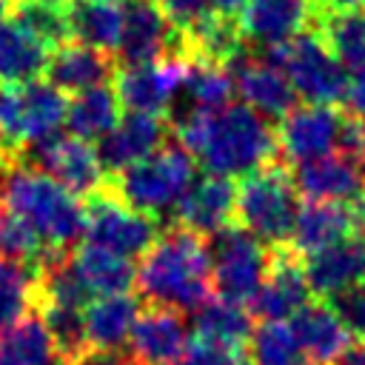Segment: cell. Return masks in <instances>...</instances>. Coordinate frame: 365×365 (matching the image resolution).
Returning a JSON list of instances; mask_svg holds the SVG:
<instances>
[{"label": "cell", "mask_w": 365, "mask_h": 365, "mask_svg": "<svg viewBox=\"0 0 365 365\" xmlns=\"http://www.w3.org/2000/svg\"><path fill=\"white\" fill-rule=\"evenodd\" d=\"M174 222L197 231L200 237H214L217 231L237 222V182L220 174H197L185 197L174 211Z\"/></svg>", "instance_id": "16"}, {"label": "cell", "mask_w": 365, "mask_h": 365, "mask_svg": "<svg viewBox=\"0 0 365 365\" xmlns=\"http://www.w3.org/2000/svg\"><path fill=\"white\" fill-rule=\"evenodd\" d=\"M188 60H160L140 66H120L111 86L125 111L140 114H168V106L182 83Z\"/></svg>", "instance_id": "15"}, {"label": "cell", "mask_w": 365, "mask_h": 365, "mask_svg": "<svg viewBox=\"0 0 365 365\" xmlns=\"http://www.w3.org/2000/svg\"><path fill=\"white\" fill-rule=\"evenodd\" d=\"M311 302V285L305 277V259L285 248H271L268 274L248 302V311L259 322H282Z\"/></svg>", "instance_id": "14"}, {"label": "cell", "mask_w": 365, "mask_h": 365, "mask_svg": "<svg viewBox=\"0 0 365 365\" xmlns=\"http://www.w3.org/2000/svg\"><path fill=\"white\" fill-rule=\"evenodd\" d=\"M325 302L334 308V314L339 317L345 331L351 336H356L359 342H365V282L351 285V288L328 297Z\"/></svg>", "instance_id": "36"}, {"label": "cell", "mask_w": 365, "mask_h": 365, "mask_svg": "<svg viewBox=\"0 0 365 365\" xmlns=\"http://www.w3.org/2000/svg\"><path fill=\"white\" fill-rule=\"evenodd\" d=\"M0 365H66L37 308L0 331Z\"/></svg>", "instance_id": "26"}, {"label": "cell", "mask_w": 365, "mask_h": 365, "mask_svg": "<svg viewBox=\"0 0 365 365\" xmlns=\"http://www.w3.org/2000/svg\"><path fill=\"white\" fill-rule=\"evenodd\" d=\"M334 365H365V342H354Z\"/></svg>", "instance_id": "43"}, {"label": "cell", "mask_w": 365, "mask_h": 365, "mask_svg": "<svg viewBox=\"0 0 365 365\" xmlns=\"http://www.w3.org/2000/svg\"><path fill=\"white\" fill-rule=\"evenodd\" d=\"M0 200L34 231L46 251H74V242L86 237V205L54 177L11 163Z\"/></svg>", "instance_id": "3"}, {"label": "cell", "mask_w": 365, "mask_h": 365, "mask_svg": "<svg viewBox=\"0 0 365 365\" xmlns=\"http://www.w3.org/2000/svg\"><path fill=\"white\" fill-rule=\"evenodd\" d=\"M354 234V214L339 202H305L299 205L297 225L288 248L302 259Z\"/></svg>", "instance_id": "27"}, {"label": "cell", "mask_w": 365, "mask_h": 365, "mask_svg": "<svg viewBox=\"0 0 365 365\" xmlns=\"http://www.w3.org/2000/svg\"><path fill=\"white\" fill-rule=\"evenodd\" d=\"M297 194L308 202H356L365 194V171L345 154H328L311 163H299L291 171Z\"/></svg>", "instance_id": "20"}, {"label": "cell", "mask_w": 365, "mask_h": 365, "mask_svg": "<svg viewBox=\"0 0 365 365\" xmlns=\"http://www.w3.org/2000/svg\"><path fill=\"white\" fill-rule=\"evenodd\" d=\"M299 365H319V362H299Z\"/></svg>", "instance_id": "47"}, {"label": "cell", "mask_w": 365, "mask_h": 365, "mask_svg": "<svg viewBox=\"0 0 365 365\" xmlns=\"http://www.w3.org/2000/svg\"><path fill=\"white\" fill-rule=\"evenodd\" d=\"M171 137V125L160 114H140V111H125L120 123L97 143L100 160L106 174H120L128 165L145 160L157 148H163Z\"/></svg>", "instance_id": "17"}, {"label": "cell", "mask_w": 365, "mask_h": 365, "mask_svg": "<svg viewBox=\"0 0 365 365\" xmlns=\"http://www.w3.org/2000/svg\"><path fill=\"white\" fill-rule=\"evenodd\" d=\"M305 277L311 294H317L319 299L365 282V240L359 234H351L317 254H308Z\"/></svg>", "instance_id": "22"}, {"label": "cell", "mask_w": 365, "mask_h": 365, "mask_svg": "<svg viewBox=\"0 0 365 365\" xmlns=\"http://www.w3.org/2000/svg\"><path fill=\"white\" fill-rule=\"evenodd\" d=\"M194 177H197V160L171 137L163 148L128 165L125 171L111 174L106 182L123 202L163 222L168 211L171 214L177 211Z\"/></svg>", "instance_id": "4"}, {"label": "cell", "mask_w": 365, "mask_h": 365, "mask_svg": "<svg viewBox=\"0 0 365 365\" xmlns=\"http://www.w3.org/2000/svg\"><path fill=\"white\" fill-rule=\"evenodd\" d=\"M34 3H46V6H68V0H34Z\"/></svg>", "instance_id": "45"}, {"label": "cell", "mask_w": 365, "mask_h": 365, "mask_svg": "<svg viewBox=\"0 0 365 365\" xmlns=\"http://www.w3.org/2000/svg\"><path fill=\"white\" fill-rule=\"evenodd\" d=\"M234 91L240 94V100L259 111L268 120H282L288 111L297 108V91L288 80V74L277 66H271L268 60L257 57L248 46L225 66Z\"/></svg>", "instance_id": "13"}, {"label": "cell", "mask_w": 365, "mask_h": 365, "mask_svg": "<svg viewBox=\"0 0 365 365\" xmlns=\"http://www.w3.org/2000/svg\"><path fill=\"white\" fill-rule=\"evenodd\" d=\"M77 365H140L131 354H123V351H117V354H100V351H88Z\"/></svg>", "instance_id": "40"}, {"label": "cell", "mask_w": 365, "mask_h": 365, "mask_svg": "<svg viewBox=\"0 0 365 365\" xmlns=\"http://www.w3.org/2000/svg\"><path fill=\"white\" fill-rule=\"evenodd\" d=\"M134 288L148 305L194 314L214 297L208 240L180 222H171L143 254Z\"/></svg>", "instance_id": "2"}, {"label": "cell", "mask_w": 365, "mask_h": 365, "mask_svg": "<svg viewBox=\"0 0 365 365\" xmlns=\"http://www.w3.org/2000/svg\"><path fill=\"white\" fill-rule=\"evenodd\" d=\"M311 23V0H248V6L240 14V31L245 37V46L254 51L285 46Z\"/></svg>", "instance_id": "18"}, {"label": "cell", "mask_w": 365, "mask_h": 365, "mask_svg": "<svg viewBox=\"0 0 365 365\" xmlns=\"http://www.w3.org/2000/svg\"><path fill=\"white\" fill-rule=\"evenodd\" d=\"M160 237V220L123 202L108 182L86 200V242L120 254L125 259L143 257Z\"/></svg>", "instance_id": "9"}, {"label": "cell", "mask_w": 365, "mask_h": 365, "mask_svg": "<svg viewBox=\"0 0 365 365\" xmlns=\"http://www.w3.org/2000/svg\"><path fill=\"white\" fill-rule=\"evenodd\" d=\"M291 331L299 351L319 365L336 362L351 348V334L325 299H314L305 308H299L291 317Z\"/></svg>", "instance_id": "24"}, {"label": "cell", "mask_w": 365, "mask_h": 365, "mask_svg": "<svg viewBox=\"0 0 365 365\" xmlns=\"http://www.w3.org/2000/svg\"><path fill=\"white\" fill-rule=\"evenodd\" d=\"M68 40L117 54L123 37V3L117 0H68Z\"/></svg>", "instance_id": "28"}, {"label": "cell", "mask_w": 365, "mask_h": 365, "mask_svg": "<svg viewBox=\"0 0 365 365\" xmlns=\"http://www.w3.org/2000/svg\"><path fill=\"white\" fill-rule=\"evenodd\" d=\"M254 51V48H251ZM257 57L268 60L271 66L282 68L297 91L311 106H336L345 100L348 91V74L345 66L334 57V51L325 46L319 31L308 26L302 34H297L285 46L259 48Z\"/></svg>", "instance_id": "6"}, {"label": "cell", "mask_w": 365, "mask_h": 365, "mask_svg": "<svg viewBox=\"0 0 365 365\" xmlns=\"http://www.w3.org/2000/svg\"><path fill=\"white\" fill-rule=\"evenodd\" d=\"M299 214V194L285 163L262 165L237 182V225L268 248L291 242Z\"/></svg>", "instance_id": "5"}, {"label": "cell", "mask_w": 365, "mask_h": 365, "mask_svg": "<svg viewBox=\"0 0 365 365\" xmlns=\"http://www.w3.org/2000/svg\"><path fill=\"white\" fill-rule=\"evenodd\" d=\"M185 348L188 322L182 311L163 305H148L145 311H140L128 339V354L140 365H177Z\"/></svg>", "instance_id": "19"}, {"label": "cell", "mask_w": 365, "mask_h": 365, "mask_svg": "<svg viewBox=\"0 0 365 365\" xmlns=\"http://www.w3.org/2000/svg\"><path fill=\"white\" fill-rule=\"evenodd\" d=\"M17 163L54 177L74 197H86V200L91 194H97L108 180L97 145L83 140V137H74L68 131L66 134L60 131V134L43 140L37 145H29L17 157Z\"/></svg>", "instance_id": "10"}, {"label": "cell", "mask_w": 365, "mask_h": 365, "mask_svg": "<svg viewBox=\"0 0 365 365\" xmlns=\"http://www.w3.org/2000/svg\"><path fill=\"white\" fill-rule=\"evenodd\" d=\"M208 259L214 297L248 305L268 274L271 248L234 222L208 237Z\"/></svg>", "instance_id": "8"}, {"label": "cell", "mask_w": 365, "mask_h": 365, "mask_svg": "<svg viewBox=\"0 0 365 365\" xmlns=\"http://www.w3.org/2000/svg\"><path fill=\"white\" fill-rule=\"evenodd\" d=\"M245 6H248V0H205V9L211 14L231 17V20H240V14H242Z\"/></svg>", "instance_id": "41"}, {"label": "cell", "mask_w": 365, "mask_h": 365, "mask_svg": "<svg viewBox=\"0 0 365 365\" xmlns=\"http://www.w3.org/2000/svg\"><path fill=\"white\" fill-rule=\"evenodd\" d=\"M43 254H46V248L34 237V231L0 200V259L37 262Z\"/></svg>", "instance_id": "35"}, {"label": "cell", "mask_w": 365, "mask_h": 365, "mask_svg": "<svg viewBox=\"0 0 365 365\" xmlns=\"http://www.w3.org/2000/svg\"><path fill=\"white\" fill-rule=\"evenodd\" d=\"M251 319L254 317H251L248 305H237V302L211 297L194 311V331H197V339L245 348L254 334Z\"/></svg>", "instance_id": "31"}, {"label": "cell", "mask_w": 365, "mask_h": 365, "mask_svg": "<svg viewBox=\"0 0 365 365\" xmlns=\"http://www.w3.org/2000/svg\"><path fill=\"white\" fill-rule=\"evenodd\" d=\"M345 111L359 117L365 123V63L359 68H354V74L348 77V91H345Z\"/></svg>", "instance_id": "39"}, {"label": "cell", "mask_w": 365, "mask_h": 365, "mask_svg": "<svg viewBox=\"0 0 365 365\" xmlns=\"http://www.w3.org/2000/svg\"><path fill=\"white\" fill-rule=\"evenodd\" d=\"M351 214H354V231L365 240V194L351 205Z\"/></svg>", "instance_id": "44"}, {"label": "cell", "mask_w": 365, "mask_h": 365, "mask_svg": "<svg viewBox=\"0 0 365 365\" xmlns=\"http://www.w3.org/2000/svg\"><path fill=\"white\" fill-rule=\"evenodd\" d=\"M6 88H3V83H0V120H3V108H6Z\"/></svg>", "instance_id": "46"}, {"label": "cell", "mask_w": 365, "mask_h": 365, "mask_svg": "<svg viewBox=\"0 0 365 365\" xmlns=\"http://www.w3.org/2000/svg\"><path fill=\"white\" fill-rule=\"evenodd\" d=\"M117 68H120L117 54L83 46L77 40H66L51 51L46 80L57 86L63 94H77V91L111 83Z\"/></svg>", "instance_id": "21"}, {"label": "cell", "mask_w": 365, "mask_h": 365, "mask_svg": "<svg viewBox=\"0 0 365 365\" xmlns=\"http://www.w3.org/2000/svg\"><path fill=\"white\" fill-rule=\"evenodd\" d=\"M342 123L345 111L336 106H297L277 125L279 160L285 165H299L334 154L339 148Z\"/></svg>", "instance_id": "12"}, {"label": "cell", "mask_w": 365, "mask_h": 365, "mask_svg": "<svg viewBox=\"0 0 365 365\" xmlns=\"http://www.w3.org/2000/svg\"><path fill=\"white\" fill-rule=\"evenodd\" d=\"M137 317H140V302L131 294H114V297L91 299L83 311L88 351H100V354L123 351L131 339Z\"/></svg>", "instance_id": "25"}, {"label": "cell", "mask_w": 365, "mask_h": 365, "mask_svg": "<svg viewBox=\"0 0 365 365\" xmlns=\"http://www.w3.org/2000/svg\"><path fill=\"white\" fill-rule=\"evenodd\" d=\"M117 60H120V66L188 60L185 37L157 3L125 0L123 3V37H120Z\"/></svg>", "instance_id": "11"}, {"label": "cell", "mask_w": 365, "mask_h": 365, "mask_svg": "<svg viewBox=\"0 0 365 365\" xmlns=\"http://www.w3.org/2000/svg\"><path fill=\"white\" fill-rule=\"evenodd\" d=\"M0 6H3V0H0Z\"/></svg>", "instance_id": "48"}, {"label": "cell", "mask_w": 365, "mask_h": 365, "mask_svg": "<svg viewBox=\"0 0 365 365\" xmlns=\"http://www.w3.org/2000/svg\"><path fill=\"white\" fill-rule=\"evenodd\" d=\"M74 271L80 274L83 285L94 297H114V294H131L137 268L131 259L111 254L106 248H97L91 242H83L71 251Z\"/></svg>", "instance_id": "29"}, {"label": "cell", "mask_w": 365, "mask_h": 365, "mask_svg": "<svg viewBox=\"0 0 365 365\" xmlns=\"http://www.w3.org/2000/svg\"><path fill=\"white\" fill-rule=\"evenodd\" d=\"M299 354L294 331L285 322H259L248 339L251 365H299Z\"/></svg>", "instance_id": "34"}, {"label": "cell", "mask_w": 365, "mask_h": 365, "mask_svg": "<svg viewBox=\"0 0 365 365\" xmlns=\"http://www.w3.org/2000/svg\"><path fill=\"white\" fill-rule=\"evenodd\" d=\"M151 3H157L168 17H171V23L180 29V31H185V29H191L208 9H205V0H151Z\"/></svg>", "instance_id": "38"}, {"label": "cell", "mask_w": 365, "mask_h": 365, "mask_svg": "<svg viewBox=\"0 0 365 365\" xmlns=\"http://www.w3.org/2000/svg\"><path fill=\"white\" fill-rule=\"evenodd\" d=\"M51 46L34 37L26 26H20L9 11L6 0L0 6V83L23 86L40 80L48 68Z\"/></svg>", "instance_id": "23"}, {"label": "cell", "mask_w": 365, "mask_h": 365, "mask_svg": "<svg viewBox=\"0 0 365 365\" xmlns=\"http://www.w3.org/2000/svg\"><path fill=\"white\" fill-rule=\"evenodd\" d=\"M314 11L319 14H331V11H356L365 9V0H311Z\"/></svg>", "instance_id": "42"}, {"label": "cell", "mask_w": 365, "mask_h": 365, "mask_svg": "<svg viewBox=\"0 0 365 365\" xmlns=\"http://www.w3.org/2000/svg\"><path fill=\"white\" fill-rule=\"evenodd\" d=\"M311 26L319 31L325 46L334 51V57L342 66L359 68L365 63V9L331 11V14L314 11V23Z\"/></svg>", "instance_id": "32"}, {"label": "cell", "mask_w": 365, "mask_h": 365, "mask_svg": "<svg viewBox=\"0 0 365 365\" xmlns=\"http://www.w3.org/2000/svg\"><path fill=\"white\" fill-rule=\"evenodd\" d=\"M66 108L68 97L48 80L11 86L0 120V148L9 154V160L17 163V157L29 145L60 134L66 123Z\"/></svg>", "instance_id": "7"}, {"label": "cell", "mask_w": 365, "mask_h": 365, "mask_svg": "<svg viewBox=\"0 0 365 365\" xmlns=\"http://www.w3.org/2000/svg\"><path fill=\"white\" fill-rule=\"evenodd\" d=\"M171 137L194 160H200L208 174L220 177H245L262 165L279 163L277 128L245 103L188 117L171 125Z\"/></svg>", "instance_id": "1"}, {"label": "cell", "mask_w": 365, "mask_h": 365, "mask_svg": "<svg viewBox=\"0 0 365 365\" xmlns=\"http://www.w3.org/2000/svg\"><path fill=\"white\" fill-rule=\"evenodd\" d=\"M117 3H120V0H117Z\"/></svg>", "instance_id": "49"}, {"label": "cell", "mask_w": 365, "mask_h": 365, "mask_svg": "<svg viewBox=\"0 0 365 365\" xmlns=\"http://www.w3.org/2000/svg\"><path fill=\"white\" fill-rule=\"evenodd\" d=\"M37 308V262L0 259V331Z\"/></svg>", "instance_id": "33"}, {"label": "cell", "mask_w": 365, "mask_h": 365, "mask_svg": "<svg viewBox=\"0 0 365 365\" xmlns=\"http://www.w3.org/2000/svg\"><path fill=\"white\" fill-rule=\"evenodd\" d=\"M120 117H123L120 97H117L114 86L106 83V86H94V88H86V91H77L68 97L66 128L74 137L100 143L120 123Z\"/></svg>", "instance_id": "30"}, {"label": "cell", "mask_w": 365, "mask_h": 365, "mask_svg": "<svg viewBox=\"0 0 365 365\" xmlns=\"http://www.w3.org/2000/svg\"><path fill=\"white\" fill-rule=\"evenodd\" d=\"M177 365H248V351L234 345H220L208 339H197L185 348Z\"/></svg>", "instance_id": "37"}]
</instances>
